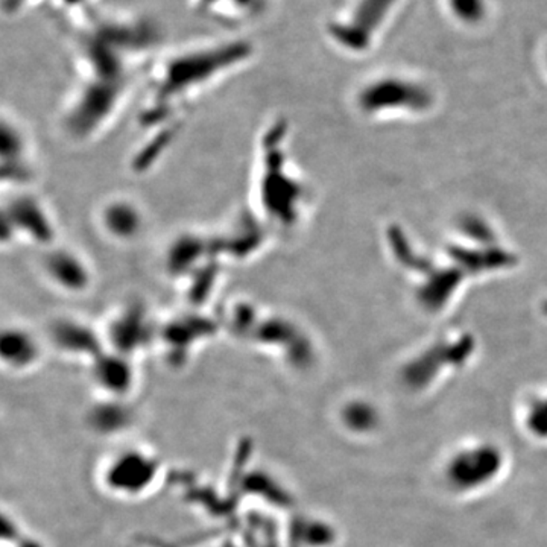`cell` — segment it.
<instances>
[{"label":"cell","instance_id":"cell-1","mask_svg":"<svg viewBox=\"0 0 547 547\" xmlns=\"http://www.w3.org/2000/svg\"><path fill=\"white\" fill-rule=\"evenodd\" d=\"M511 470V453L491 437L455 444L444 455L438 477L444 491L456 499H475L494 490Z\"/></svg>","mask_w":547,"mask_h":547},{"label":"cell","instance_id":"cell-2","mask_svg":"<svg viewBox=\"0 0 547 547\" xmlns=\"http://www.w3.org/2000/svg\"><path fill=\"white\" fill-rule=\"evenodd\" d=\"M476 353L477 341L468 331L437 336L406 359L398 380L410 396H429L463 373Z\"/></svg>","mask_w":547,"mask_h":547},{"label":"cell","instance_id":"cell-3","mask_svg":"<svg viewBox=\"0 0 547 547\" xmlns=\"http://www.w3.org/2000/svg\"><path fill=\"white\" fill-rule=\"evenodd\" d=\"M359 104L363 113L371 116L425 113L432 105V95L420 82L389 76L363 87Z\"/></svg>","mask_w":547,"mask_h":547},{"label":"cell","instance_id":"cell-4","mask_svg":"<svg viewBox=\"0 0 547 547\" xmlns=\"http://www.w3.org/2000/svg\"><path fill=\"white\" fill-rule=\"evenodd\" d=\"M186 4L199 17L236 31L268 14L273 0H186Z\"/></svg>","mask_w":547,"mask_h":547},{"label":"cell","instance_id":"cell-5","mask_svg":"<svg viewBox=\"0 0 547 547\" xmlns=\"http://www.w3.org/2000/svg\"><path fill=\"white\" fill-rule=\"evenodd\" d=\"M515 421L524 438L547 447V387L531 389L520 398Z\"/></svg>","mask_w":547,"mask_h":547},{"label":"cell","instance_id":"cell-6","mask_svg":"<svg viewBox=\"0 0 547 547\" xmlns=\"http://www.w3.org/2000/svg\"><path fill=\"white\" fill-rule=\"evenodd\" d=\"M341 425L356 438H374L385 427V414L376 401L369 398H353L341 409Z\"/></svg>","mask_w":547,"mask_h":547},{"label":"cell","instance_id":"cell-7","mask_svg":"<svg viewBox=\"0 0 547 547\" xmlns=\"http://www.w3.org/2000/svg\"><path fill=\"white\" fill-rule=\"evenodd\" d=\"M447 4L450 13L465 24H481L488 13L486 0H447Z\"/></svg>","mask_w":547,"mask_h":547}]
</instances>
